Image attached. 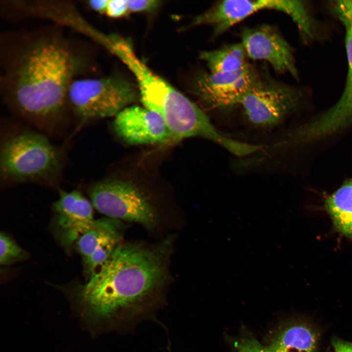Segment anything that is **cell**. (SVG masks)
<instances>
[{"label": "cell", "instance_id": "obj_1", "mask_svg": "<svg viewBox=\"0 0 352 352\" xmlns=\"http://www.w3.org/2000/svg\"><path fill=\"white\" fill-rule=\"evenodd\" d=\"M0 91L7 106L51 133L69 108V87L84 60L58 28L14 31L1 39Z\"/></svg>", "mask_w": 352, "mask_h": 352}, {"label": "cell", "instance_id": "obj_2", "mask_svg": "<svg viewBox=\"0 0 352 352\" xmlns=\"http://www.w3.org/2000/svg\"><path fill=\"white\" fill-rule=\"evenodd\" d=\"M168 242L119 243L78 289L86 317L104 329L124 330L152 316L168 278Z\"/></svg>", "mask_w": 352, "mask_h": 352}, {"label": "cell", "instance_id": "obj_3", "mask_svg": "<svg viewBox=\"0 0 352 352\" xmlns=\"http://www.w3.org/2000/svg\"><path fill=\"white\" fill-rule=\"evenodd\" d=\"M65 165L62 149L30 130L5 137L0 145V174L4 184H57Z\"/></svg>", "mask_w": 352, "mask_h": 352}, {"label": "cell", "instance_id": "obj_4", "mask_svg": "<svg viewBox=\"0 0 352 352\" xmlns=\"http://www.w3.org/2000/svg\"><path fill=\"white\" fill-rule=\"evenodd\" d=\"M134 85L118 76L75 79L68 92L69 109L82 122L116 115L138 98Z\"/></svg>", "mask_w": 352, "mask_h": 352}, {"label": "cell", "instance_id": "obj_5", "mask_svg": "<svg viewBox=\"0 0 352 352\" xmlns=\"http://www.w3.org/2000/svg\"><path fill=\"white\" fill-rule=\"evenodd\" d=\"M87 193L93 207L107 217L136 222L148 228L157 222V215L151 203L130 181H98L88 185Z\"/></svg>", "mask_w": 352, "mask_h": 352}, {"label": "cell", "instance_id": "obj_6", "mask_svg": "<svg viewBox=\"0 0 352 352\" xmlns=\"http://www.w3.org/2000/svg\"><path fill=\"white\" fill-rule=\"evenodd\" d=\"M331 7L345 28L346 81L336 104L301 127V135L307 142L322 138L352 125V0L332 1Z\"/></svg>", "mask_w": 352, "mask_h": 352}, {"label": "cell", "instance_id": "obj_7", "mask_svg": "<svg viewBox=\"0 0 352 352\" xmlns=\"http://www.w3.org/2000/svg\"><path fill=\"white\" fill-rule=\"evenodd\" d=\"M300 89L269 78L260 77L241 99L249 121L257 127H267L281 121L299 105Z\"/></svg>", "mask_w": 352, "mask_h": 352}, {"label": "cell", "instance_id": "obj_8", "mask_svg": "<svg viewBox=\"0 0 352 352\" xmlns=\"http://www.w3.org/2000/svg\"><path fill=\"white\" fill-rule=\"evenodd\" d=\"M260 78L248 65L231 72L202 74L195 81L196 95L209 107L230 109L240 102Z\"/></svg>", "mask_w": 352, "mask_h": 352}, {"label": "cell", "instance_id": "obj_9", "mask_svg": "<svg viewBox=\"0 0 352 352\" xmlns=\"http://www.w3.org/2000/svg\"><path fill=\"white\" fill-rule=\"evenodd\" d=\"M301 6V0H226L219 2L196 17L193 25H210L213 36L223 33L237 23L255 12L263 10L280 11L292 19Z\"/></svg>", "mask_w": 352, "mask_h": 352}, {"label": "cell", "instance_id": "obj_10", "mask_svg": "<svg viewBox=\"0 0 352 352\" xmlns=\"http://www.w3.org/2000/svg\"><path fill=\"white\" fill-rule=\"evenodd\" d=\"M241 43L247 57L265 61L277 72L297 78L293 49L274 27L262 25L245 28L242 33Z\"/></svg>", "mask_w": 352, "mask_h": 352}, {"label": "cell", "instance_id": "obj_11", "mask_svg": "<svg viewBox=\"0 0 352 352\" xmlns=\"http://www.w3.org/2000/svg\"><path fill=\"white\" fill-rule=\"evenodd\" d=\"M93 206L80 191L59 190L53 204L57 236L62 245L69 248L93 224Z\"/></svg>", "mask_w": 352, "mask_h": 352}, {"label": "cell", "instance_id": "obj_12", "mask_svg": "<svg viewBox=\"0 0 352 352\" xmlns=\"http://www.w3.org/2000/svg\"><path fill=\"white\" fill-rule=\"evenodd\" d=\"M123 231L121 220L101 218L95 220L92 226L76 242V249L81 256L84 271L88 279L121 242Z\"/></svg>", "mask_w": 352, "mask_h": 352}, {"label": "cell", "instance_id": "obj_13", "mask_svg": "<svg viewBox=\"0 0 352 352\" xmlns=\"http://www.w3.org/2000/svg\"><path fill=\"white\" fill-rule=\"evenodd\" d=\"M113 127L117 134L132 145L164 142L172 140L162 117L138 106L126 107L115 115Z\"/></svg>", "mask_w": 352, "mask_h": 352}, {"label": "cell", "instance_id": "obj_14", "mask_svg": "<svg viewBox=\"0 0 352 352\" xmlns=\"http://www.w3.org/2000/svg\"><path fill=\"white\" fill-rule=\"evenodd\" d=\"M325 207L335 230L352 239V177L326 198Z\"/></svg>", "mask_w": 352, "mask_h": 352}, {"label": "cell", "instance_id": "obj_15", "mask_svg": "<svg viewBox=\"0 0 352 352\" xmlns=\"http://www.w3.org/2000/svg\"><path fill=\"white\" fill-rule=\"evenodd\" d=\"M317 342V335L311 328L295 324L280 330L268 346L273 352H314Z\"/></svg>", "mask_w": 352, "mask_h": 352}, {"label": "cell", "instance_id": "obj_16", "mask_svg": "<svg viewBox=\"0 0 352 352\" xmlns=\"http://www.w3.org/2000/svg\"><path fill=\"white\" fill-rule=\"evenodd\" d=\"M247 55L242 44H229L219 49L201 52L200 58L211 73L228 72L239 70L248 65Z\"/></svg>", "mask_w": 352, "mask_h": 352}, {"label": "cell", "instance_id": "obj_17", "mask_svg": "<svg viewBox=\"0 0 352 352\" xmlns=\"http://www.w3.org/2000/svg\"><path fill=\"white\" fill-rule=\"evenodd\" d=\"M0 248L2 265H8L27 258V252L5 233L1 232L0 235Z\"/></svg>", "mask_w": 352, "mask_h": 352}, {"label": "cell", "instance_id": "obj_18", "mask_svg": "<svg viewBox=\"0 0 352 352\" xmlns=\"http://www.w3.org/2000/svg\"><path fill=\"white\" fill-rule=\"evenodd\" d=\"M235 352H271L269 346L261 344L253 337L242 338L236 345Z\"/></svg>", "mask_w": 352, "mask_h": 352}, {"label": "cell", "instance_id": "obj_19", "mask_svg": "<svg viewBox=\"0 0 352 352\" xmlns=\"http://www.w3.org/2000/svg\"><path fill=\"white\" fill-rule=\"evenodd\" d=\"M160 2L156 0H128L127 4L130 12H147L157 8Z\"/></svg>", "mask_w": 352, "mask_h": 352}, {"label": "cell", "instance_id": "obj_20", "mask_svg": "<svg viewBox=\"0 0 352 352\" xmlns=\"http://www.w3.org/2000/svg\"><path fill=\"white\" fill-rule=\"evenodd\" d=\"M128 12L127 0H109L105 13L115 18L125 16Z\"/></svg>", "mask_w": 352, "mask_h": 352}, {"label": "cell", "instance_id": "obj_21", "mask_svg": "<svg viewBox=\"0 0 352 352\" xmlns=\"http://www.w3.org/2000/svg\"><path fill=\"white\" fill-rule=\"evenodd\" d=\"M109 0H92L88 1V6L95 12L105 13Z\"/></svg>", "mask_w": 352, "mask_h": 352}, {"label": "cell", "instance_id": "obj_22", "mask_svg": "<svg viewBox=\"0 0 352 352\" xmlns=\"http://www.w3.org/2000/svg\"><path fill=\"white\" fill-rule=\"evenodd\" d=\"M334 352H352V343L340 340L333 341Z\"/></svg>", "mask_w": 352, "mask_h": 352}, {"label": "cell", "instance_id": "obj_23", "mask_svg": "<svg viewBox=\"0 0 352 352\" xmlns=\"http://www.w3.org/2000/svg\"><path fill=\"white\" fill-rule=\"evenodd\" d=\"M271 352H273L271 350Z\"/></svg>", "mask_w": 352, "mask_h": 352}]
</instances>
